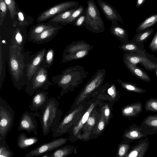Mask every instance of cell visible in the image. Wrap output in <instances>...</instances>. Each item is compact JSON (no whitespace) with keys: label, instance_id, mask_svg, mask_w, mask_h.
Returning <instances> with one entry per match:
<instances>
[{"label":"cell","instance_id":"1","mask_svg":"<svg viewBox=\"0 0 157 157\" xmlns=\"http://www.w3.org/2000/svg\"><path fill=\"white\" fill-rule=\"evenodd\" d=\"M30 54L29 51H22L17 46L9 45V70L14 86L19 90L22 89L28 82L27 65L31 58Z\"/></svg>","mask_w":157,"mask_h":157},{"label":"cell","instance_id":"2","mask_svg":"<svg viewBox=\"0 0 157 157\" xmlns=\"http://www.w3.org/2000/svg\"><path fill=\"white\" fill-rule=\"evenodd\" d=\"M87 74L82 67L77 65L68 67L61 74L52 77V80L54 84L61 88L60 96H62L82 82Z\"/></svg>","mask_w":157,"mask_h":157},{"label":"cell","instance_id":"3","mask_svg":"<svg viewBox=\"0 0 157 157\" xmlns=\"http://www.w3.org/2000/svg\"><path fill=\"white\" fill-rule=\"evenodd\" d=\"M59 103L54 97L49 98L45 107L41 110L39 117L43 133L48 135L53 131L61 121L62 113L59 108Z\"/></svg>","mask_w":157,"mask_h":157},{"label":"cell","instance_id":"4","mask_svg":"<svg viewBox=\"0 0 157 157\" xmlns=\"http://www.w3.org/2000/svg\"><path fill=\"white\" fill-rule=\"evenodd\" d=\"M86 17L83 26L93 33H98L105 30L104 22L94 0H88Z\"/></svg>","mask_w":157,"mask_h":157},{"label":"cell","instance_id":"5","mask_svg":"<svg viewBox=\"0 0 157 157\" xmlns=\"http://www.w3.org/2000/svg\"><path fill=\"white\" fill-rule=\"evenodd\" d=\"M52 85L48 78L47 68L40 66L28 81L25 91L31 96L38 90H47Z\"/></svg>","mask_w":157,"mask_h":157},{"label":"cell","instance_id":"6","mask_svg":"<svg viewBox=\"0 0 157 157\" xmlns=\"http://www.w3.org/2000/svg\"><path fill=\"white\" fill-rule=\"evenodd\" d=\"M14 112L2 98H0V142L6 143V138L13 125Z\"/></svg>","mask_w":157,"mask_h":157},{"label":"cell","instance_id":"7","mask_svg":"<svg viewBox=\"0 0 157 157\" xmlns=\"http://www.w3.org/2000/svg\"><path fill=\"white\" fill-rule=\"evenodd\" d=\"M105 72V69H103L98 70L94 75L79 94L77 100V105L102 85L104 80Z\"/></svg>","mask_w":157,"mask_h":157},{"label":"cell","instance_id":"8","mask_svg":"<svg viewBox=\"0 0 157 157\" xmlns=\"http://www.w3.org/2000/svg\"><path fill=\"white\" fill-rule=\"evenodd\" d=\"M83 108L79 106L68 113L61 120L52 131V136L57 137L68 132L75 123L76 117L80 115Z\"/></svg>","mask_w":157,"mask_h":157},{"label":"cell","instance_id":"9","mask_svg":"<svg viewBox=\"0 0 157 157\" xmlns=\"http://www.w3.org/2000/svg\"><path fill=\"white\" fill-rule=\"evenodd\" d=\"M40 116V113L37 111L35 113L25 111L21 116L18 130L25 131L29 134L33 132L35 135H37V122L35 117H39Z\"/></svg>","mask_w":157,"mask_h":157},{"label":"cell","instance_id":"10","mask_svg":"<svg viewBox=\"0 0 157 157\" xmlns=\"http://www.w3.org/2000/svg\"><path fill=\"white\" fill-rule=\"evenodd\" d=\"M79 2L75 1H68L56 5L41 13L38 17L37 21H45L64 11L69 9L76 8Z\"/></svg>","mask_w":157,"mask_h":157},{"label":"cell","instance_id":"11","mask_svg":"<svg viewBox=\"0 0 157 157\" xmlns=\"http://www.w3.org/2000/svg\"><path fill=\"white\" fill-rule=\"evenodd\" d=\"M68 140V138L61 137L43 144L30 151L25 157H33L41 155L60 147L66 144Z\"/></svg>","mask_w":157,"mask_h":157},{"label":"cell","instance_id":"12","mask_svg":"<svg viewBox=\"0 0 157 157\" xmlns=\"http://www.w3.org/2000/svg\"><path fill=\"white\" fill-rule=\"evenodd\" d=\"M48 93L45 90H40L36 91L29 106L30 110L36 112L43 109L48 102Z\"/></svg>","mask_w":157,"mask_h":157},{"label":"cell","instance_id":"13","mask_svg":"<svg viewBox=\"0 0 157 157\" xmlns=\"http://www.w3.org/2000/svg\"><path fill=\"white\" fill-rule=\"evenodd\" d=\"M46 51V48H44L31 56V59L27 65L28 81L32 77L37 69L40 66Z\"/></svg>","mask_w":157,"mask_h":157},{"label":"cell","instance_id":"14","mask_svg":"<svg viewBox=\"0 0 157 157\" xmlns=\"http://www.w3.org/2000/svg\"><path fill=\"white\" fill-rule=\"evenodd\" d=\"M97 3L108 20L111 22L115 21L123 22L121 15L112 5L103 0H97Z\"/></svg>","mask_w":157,"mask_h":157},{"label":"cell","instance_id":"15","mask_svg":"<svg viewBox=\"0 0 157 157\" xmlns=\"http://www.w3.org/2000/svg\"><path fill=\"white\" fill-rule=\"evenodd\" d=\"M150 145L148 138L139 140L137 143L132 147L125 157H144Z\"/></svg>","mask_w":157,"mask_h":157},{"label":"cell","instance_id":"16","mask_svg":"<svg viewBox=\"0 0 157 157\" xmlns=\"http://www.w3.org/2000/svg\"><path fill=\"white\" fill-rule=\"evenodd\" d=\"M61 28L60 26H52L36 36L32 41L34 43L39 44L50 41L56 36Z\"/></svg>","mask_w":157,"mask_h":157},{"label":"cell","instance_id":"17","mask_svg":"<svg viewBox=\"0 0 157 157\" xmlns=\"http://www.w3.org/2000/svg\"><path fill=\"white\" fill-rule=\"evenodd\" d=\"M140 126L147 135L157 133V114L147 116Z\"/></svg>","mask_w":157,"mask_h":157},{"label":"cell","instance_id":"18","mask_svg":"<svg viewBox=\"0 0 157 157\" xmlns=\"http://www.w3.org/2000/svg\"><path fill=\"white\" fill-rule=\"evenodd\" d=\"M147 136L140 126L132 124L130 126L129 129L125 132L124 137L126 140L132 143L134 140L141 139Z\"/></svg>","mask_w":157,"mask_h":157},{"label":"cell","instance_id":"19","mask_svg":"<svg viewBox=\"0 0 157 157\" xmlns=\"http://www.w3.org/2000/svg\"><path fill=\"white\" fill-rule=\"evenodd\" d=\"M123 59L135 65L137 63H140L148 70H154L157 68V64L141 56L125 53L124 54Z\"/></svg>","mask_w":157,"mask_h":157},{"label":"cell","instance_id":"20","mask_svg":"<svg viewBox=\"0 0 157 157\" xmlns=\"http://www.w3.org/2000/svg\"><path fill=\"white\" fill-rule=\"evenodd\" d=\"M27 37L25 32L18 28L13 32L10 44L17 47L23 51Z\"/></svg>","mask_w":157,"mask_h":157},{"label":"cell","instance_id":"21","mask_svg":"<svg viewBox=\"0 0 157 157\" xmlns=\"http://www.w3.org/2000/svg\"><path fill=\"white\" fill-rule=\"evenodd\" d=\"M142 109V104L139 101L124 106L122 109V113L126 117H135L139 115Z\"/></svg>","mask_w":157,"mask_h":157},{"label":"cell","instance_id":"22","mask_svg":"<svg viewBox=\"0 0 157 157\" xmlns=\"http://www.w3.org/2000/svg\"><path fill=\"white\" fill-rule=\"evenodd\" d=\"M93 47L85 41H78L72 42L64 49L63 55L72 53L83 49L91 50Z\"/></svg>","mask_w":157,"mask_h":157},{"label":"cell","instance_id":"23","mask_svg":"<svg viewBox=\"0 0 157 157\" xmlns=\"http://www.w3.org/2000/svg\"><path fill=\"white\" fill-rule=\"evenodd\" d=\"M38 141L36 137L28 136L24 133L19 134L17 139V145L21 149H24L33 145Z\"/></svg>","mask_w":157,"mask_h":157},{"label":"cell","instance_id":"24","mask_svg":"<svg viewBox=\"0 0 157 157\" xmlns=\"http://www.w3.org/2000/svg\"><path fill=\"white\" fill-rule=\"evenodd\" d=\"M111 23L112 25L110 29L111 33L122 41V43H125L128 39L125 30L119 25L117 21L112 22Z\"/></svg>","mask_w":157,"mask_h":157},{"label":"cell","instance_id":"25","mask_svg":"<svg viewBox=\"0 0 157 157\" xmlns=\"http://www.w3.org/2000/svg\"><path fill=\"white\" fill-rule=\"evenodd\" d=\"M5 44L0 43V89L2 88L5 75V63L7 58L8 52H5L9 50H6L7 47Z\"/></svg>","mask_w":157,"mask_h":157},{"label":"cell","instance_id":"26","mask_svg":"<svg viewBox=\"0 0 157 157\" xmlns=\"http://www.w3.org/2000/svg\"><path fill=\"white\" fill-rule=\"evenodd\" d=\"M123 61L127 68L134 75L145 81H150L151 79L149 76L143 70L124 59Z\"/></svg>","mask_w":157,"mask_h":157},{"label":"cell","instance_id":"27","mask_svg":"<svg viewBox=\"0 0 157 157\" xmlns=\"http://www.w3.org/2000/svg\"><path fill=\"white\" fill-rule=\"evenodd\" d=\"M95 106V105L94 103H93L91 104L78 123L73 127L72 132L74 135H76L78 132L85 124L87 122L90 113Z\"/></svg>","mask_w":157,"mask_h":157},{"label":"cell","instance_id":"28","mask_svg":"<svg viewBox=\"0 0 157 157\" xmlns=\"http://www.w3.org/2000/svg\"><path fill=\"white\" fill-rule=\"evenodd\" d=\"M51 24H40L36 25L32 28L29 32L27 38L29 41H32L36 36L46 29L52 27Z\"/></svg>","mask_w":157,"mask_h":157},{"label":"cell","instance_id":"29","mask_svg":"<svg viewBox=\"0 0 157 157\" xmlns=\"http://www.w3.org/2000/svg\"><path fill=\"white\" fill-rule=\"evenodd\" d=\"M90 50L89 49H83L72 53L63 55L62 62L65 63L82 58L88 55Z\"/></svg>","mask_w":157,"mask_h":157},{"label":"cell","instance_id":"30","mask_svg":"<svg viewBox=\"0 0 157 157\" xmlns=\"http://www.w3.org/2000/svg\"><path fill=\"white\" fill-rule=\"evenodd\" d=\"M73 147L71 146H65L58 148L53 152L49 154V157H65L71 154Z\"/></svg>","mask_w":157,"mask_h":157},{"label":"cell","instance_id":"31","mask_svg":"<svg viewBox=\"0 0 157 157\" xmlns=\"http://www.w3.org/2000/svg\"><path fill=\"white\" fill-rule=\"evenodd\" d=\"M157 22V14H153L146 18L139 25L136 32H139L150 27Z\"/></svg>","mask_w":157,"mask_h":157},{"label":"cell","instance_id":"32","mask_svg":"<svg viewBox=\"0 0 157 157\" xmlns=\"http://www.w3.org/2000/svg\"><path fill=\"white\" fill-rule=\"evenodd\" d=\"M55 50L52 48L47 50L44 59L40 66L48 68L52 65L55 57Z\"/></svg>","mask_w":157,"mask_h":157},{"label":"cell","instance_id":"33","mask_svg":"<svg viewBox=\"0 0 157 157\" xmlns=\"http://www.w3.org/2000/svg\"><path fill=\"white\" fill-rule=\"evenodd\" d=\"M117 82L121 84L122 87L128 91L139 94L146 92V90L140 87L137 86L132 83L124 82L120 79H117Z\"/></svg>","mask_w":157,"mask_h":157},{"label":"cell","instance_id":"34","mask_svg":"<svg viewBox=\"0 0 157 157\" xmlns=\"http://www.w3.org/2000/svg\"><path fill=\"white\" fill-rule=\"evenodd\" d=\"M85 10V8L83 6L78 5L70 16L62 23L64 25L72 24L82 13Z\"/></svg>","mask_w":157,"mask_h":157},{"label":"cell","instance_id":"35","mask_svg":"<svg viewBox=\"0 0 157 157\" xmlns=\"http://www.w3.org/2000/svg\"><path fill=\"white\" fill-rule=\"evenodd\" d=\"M76 8L67 10L58 14L51 19V21L55 22L62 23L70 16L76 10Z\"/></svg>","mask_w":157,"mask_h":157},{"label":"cell","instance_id":"36","mask_svg":"<svg viewBox=\"0 0 157 157\" xmlns=\"http://www.w3.org/2000/svg\"><path fill=\"white\" fill-rule=\"evenodd\" d=\"M144 107L147 111L157 112V98H151L148 99L146 102Z\"/></svg>","mask_w":157,"mask_h":157},{"label":"cell","instance_id":"37","mask_svg":"<svg viewBox=\"0 0 157 157\" xmlns=\"http://www.w3.org/2000/svg\"><path fill=\"white\" fill-rule=\"evenodd\" d=\"M13 155L6 143L0 142V157H12Z\"/></svg>","mask_w":157,"mask_h":157},{"label":"cell","instance_id":"38","mask_svg":"<svg viewBox=\"0 0 157 157\" xmlns=\"http://www.w3.org/2000/svg\"><path fill=\"white\" fill-rule=\"evenodd\" d=\"M126 140V143L121 144L119 147L118 155L119 157L125 156L132 148L129 144L130 142L128 140Z\"/></svg>","mask_w":157,"mask_h":157},{"label":"cell","instance_id":"39","mask_svg":"<svg viewBox=\"0 0 157 157\" xmlns=\"http://www.w3.org/2000/svg\"><path fill=\"white\" fill-rule=\"evenodd\" d=\"M9 11L11 17L14 18L17 14L15 3L14 0H4Z\"/></svg>","mask_w":157,"mask_h":157},{"label":"cell","instance_id":"40","mask_svg":"<svg viewBox=\"0 0 157 157\" xmlns=\"http://www.w3.org/2000/svg\"><path fill=\"white\" fill-rule=\"evenodd\" d=\"M0 25H2L7 11V7L4 0H0Z\"/></svg>","mask_w":157,"mask_h":157},{"label":"cell","instance_id":"41","mask_svg":"<svg viewBox=\"0 0 157 157\" xmlns=\"http://www.w3.org/2000/svg\"><path fill=\"white\" fill-rule=\"evenodd\" d=\"M153 32V29H151L139 34L136 37V41L142 42L150 36Z\"/></svg>","mask_w":157,"mask_h":157},{"label":"cell","instance_id":"42","mask_svg":"<svg viewBox=\"0 0 157 157\" xmlns=\"http://www.w3.org/2000/svg\"><path fill=\"white\" fill-rule=\"evenodd\" d=\"M119 48L124 51H135L137 50V47L136 44L132 43H122Z\"/></svg>","mask_w":157,"mask_h":157},{"label":"cell","instance_id":"43","mask_svg":"<svg viewBox=\"0 0 157 157\" xmlns=\"http://www.w3.org/2000/svg\"><path fill=\"white\" fill-rule=\"evenodd\" d=\"M86 17V10L85 9L82 13L72 24L78 27L83 26Z\"/></svg>","mask_w":157,"mask_h":157},{"label":"cell","instance_id":"44","mask_svg":"<svg viewBox=\"0 0 157 157\" xmlns=\"http://www.w3.org/2000/svg\"><path fill=\"white\" fill-rule=\"evenodd\" d=\"M105 123V119L104 113V109L103 107L101 111V117L97 127V131L98 132L100 133L103 130Z\"/></svg>","mask_w":157,"mask_h":157},{"label":"cell","instance_id":"45","mask_svg":"<svg viewBox=\"0 0 157 157\" xmlns=\"http://www.w3.org/2000/svg\"><path fill=\"white\" fill-rule=\"evenodd\" d=\"M108 94L114 99L116 96L117 90L115 85L114 84L111 85L110 87L108 89Z\"/></svg>","mask_w":157,"mask_h":157},{"label":"cell","instance_id":"46","mask_svg":"<svg viewBox=\"0 0 157 157\" xmlns=\"http://www.w3.org/2000/svg\"><path fill=\"white\" fill-rule=\"evenodd\" d=\"M105 119V124L108 123L110 116V110L107 104L103 107Z\"/></svg>","mask_w":157,"mask_h":157},{"label":"cell","instance_id":"47","mask_svg":"<svg viewBox=\"0 0 157 157\" xmlns=\"http://www.w3.org/2000/svg\"><path fill=\"white\" fill-rule=\"evenodd\" d=\"M149 47L152 51H155L157 50V33L150 44Z\"/></svg>","mask_w":157,"mask_h":157},{"label":"cell","instance_id":"48","mask_svg":"<svg viewBox=\"0 0 157 157\" xmlns=\"http://www.w3.org/2000/svg\"><path fill=\"white\" fill-rule=\"evenodd\" d=\"M95 122L96 120L94 117L90 116L89 117L87 121V123L89 126L92 127L95 124Z\"/></svg>","mask_w":157,"mask_h":157},{"label":"cell","instance_id":"49","mask_svg":"<svg viewBox=\"0 0 157 157\" xmlns=\"http://www.w3.org/2000/svg\"><path fill=\"white\" fill-rule=\"evenodd\" d=\"M18 17L19 22H20V25H22V23L24 22V15L23 13L21 12H19L18 13Z\"/></svg>","mask_w":157,"mask_h":157},{"label":"cell","instance_id":"50","mask_svg":"<svg viewBox=\"0 0 157 157\" xmlns=\"http://www.w3.org/2000/svg\"><path fill=\"white\" fill-rule=\"evenodd\" d=\"M146 0H136V7L138 8L140 7L144 3Z\"/></svg>","mask_w":157,"mask_h":157},{"label":"cell","instance_id":"51","mask_svg":"<svg viewBox=\"0 0 157 157\" xmlns=\"http://www.w3.org/2000/svg\"><path fill=\"white\" fill-rule=\"evenodd\" d=\"M42 157H49V154L48 153H45L44 154H43L42 155Z\"/></svg>","mask_w":157,"mask_h":157},{"label":"cell","instance_id":"52","mask_svg":"<svg viewBox=\"0 0 157 157\" xmlns=\"http://www.w3.org/2000/svg\"><path fill=\"white\" fill-rule=\"evenodd\" d=\"M156 75H157V70L156 71Z\"/></svg>","mask_w":157,"mask_h":157}]
</instances>
